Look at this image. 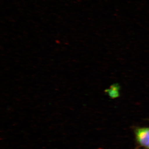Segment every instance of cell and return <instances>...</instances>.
Returning <instances> with one entry per match:
<instances>
[{"label": "cell", "mask_w": 149, "mask_h": 149, "mask_svg": "<svg viewBox=\"0 0 149 149\" xmlns=\"http://www.w3.org/2000/svg\"><path fill=\"white\" fill-rule=\"evenodd\" d=\"M133 130L136 149H149V127L134 126Z\"/></svg>", "instance_id": "cell-1"}, {"label": "cell", "mask_w": 149, "mask_h": 149, "mask_svg": "<svg viewBox=\"0 0 149 149\" xmlns=\"http://www.w3.org/2000/svg\"><path fill=\"white\" fill-rule=\"evenodd\" d=\"M148 120L149 122V118L148 119Z\"/></svg>", "instance_id": "cell-2"}]
</instances>
